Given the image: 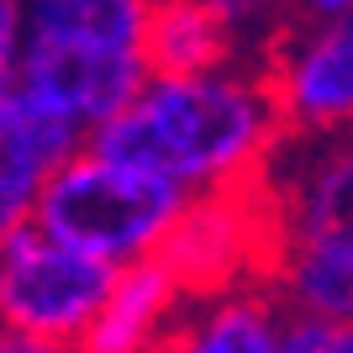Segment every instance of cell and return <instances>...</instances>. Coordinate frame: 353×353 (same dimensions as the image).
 <instances>
[{
	"mask_svg": "<svg viewBox=\"0 0 353 353\" xmlns=\"http://www.w3.org/2000/svg\"><path fill=\"white\" fill-rule=\"evenodd\" d=\"M280 95L232 69L153 74L127 111L90 127V153L179 179L185 190H232L280 137Z\"/></svg>",
	"mask_w": 353,
	"mask_h": 353,
	"instance_id": "1",
	"label": "cell"
},
{
	"mask_svg": "<svg viewBox=\"0 0 353 353\" xmlns=\"http://www.w3.org/2000/svg\"><path fill=\"white\" fill-rule=\"evenodd\" d=\"M159 0H27V48L16 85L101 127L153 79L148 21Z\"/></svg>",
	"mask_w": 353,
	"mask_h": 353,
	"instance_id": "2",
	"label": "cell"
},
{
	"mask_svg": "<svg viewBox=\"0 0 353 353\" xmlns=\"http://www.w3.org/2000/svg\"><path fill=\"white\" fill-rule=\"evenodd\" d=\"M190 201L195 190H185L179 179L148 174V169L101 159L85 148L48 174L37 221L53 237L74 243L79 253L121 269V264H137V259H153L169 243L174 221L185 216Z\"/></svg>",
	"mask_w": 353,
	"mask_h": 353,
	"instance_id": "3",
	"label": "cell"
},
{
	"mask_svg": "<svg viewBox=\"0 0 353 353\" xmlns=\"http://www.w3.org/2000/svg\"><path fill=\"white\" fill-rule=\"evenodd\" d=\"M121 269L53 237L43 221H21L0 243V322L79 348Z\"/></svg>",
	"mask_w": 353,
	"mask_h": 353,
	"instance_id": "4",
	"label": "cell"
},
{
	"mask_svg": "<svg viewBox=\"0 0 353 353\" xmlns=\"http://www.w3.org/2000/svg\"><path fill=\"white\" fill-rule=\"evenodd\" d=\"M90 148V127L53 101L11 85L0 90V243L37 216L48 174Z\"/></svg>",
	"mask_w": 353,
	"mask_h": 353,
	"instance_id": "5",
	"label": "cell"
},
{
	"mask_svg": "<svg viewBox=\"0 0 353 353\" xmlns=\"http://www.w3.org/2000/svg\"><path fill=\"white\" fill-rule=\"evenodd\" d=\"M274 95L285 121L301 132L353 127V11L327 16L306 37H295L274 74Z\"/></svg>",
	"mask_w": 353,
	"mask_h": 353,
	"instance_id": "6",
	"label": "cell"
},
{
	"mask_svg": "<svg viewBox=\"0 0 353 353\" xmlns=\"http://www.w3.org/2000/svg\"><path fill=\"white\" fill-rule=\"evenodd\" d=\"M159 253L179 274L185 295L227 290L237 280L243 259L253 253V216H248V201L237 195V185L232 190H201Z\"/></svg>",
	"mask_w": 353,
	"mask_h": 353,
	"instance_id": "7",
	"label": "cell"
},
{
	"mask_svg": "<svg viewBox=\"0 0 353 353\" xmlns=\"http://www.w3.org/2000/svg\"><path fill=\"white\" fill-rule=\"evenodd\" d=\"M179 295H185V285H179V274L169 269L163 253L121 264L101 316L90 322V332L79 338L74 353H159Z\"/></svg>",
	"mask_w": 353,
	"mask_h": 353,
	"instance_id": "8",
	"label": "cell"
},
{
	"mask_svg": "<svg viewBox=\"0 0 353 353\" xmlns=\"http://www.w3.org/2000/svg\"><path fill=\"white\" fill-rule=\"evenodd\" d=\"M285 237L290 248L353 264V137L316 153V163L301 174L290 216H285Z\"/></svg>",
	"mask_w": 353,
	"mask_h": 353,
	"instance_id": "9",
	"label": "cell"
},
{
	"mask_svg": "<svg viewBox=\"0 0 353 353\" xmlns=\"http://www.w3.org/2000/svg\"><path fill=\"white\" fill-rule=\"evenodd\" d=\"M280 306L253 290H216L190 322H179L159 353H280Z\"/></svg>",
	"mask_w": 353,
	"mask_h": 353,
	"instance_id": "10",
	"label": "cell"
},
{
	"mask_svg": "<svg viewBox=\"0 0 353 353\" xmlns=\"http://www.w3.org/2000/svg\"><path fill=\"white\" fill-rule=\"evenodd\" d=\"M232 32L201 0H159L148 21V63L153 74H206L227 69Z\"/></svg>",
	"mask_w": 353,
	"mask_h": 353,
	"instance_id": "11",
	"label": "cell"
},
{
	"mask_svg": "<svg viewBox=\"0 0 353 353\" xmlns=\"http://www.w3.org/2000/svg\"><path fill=\"white\" fill-rule=\"evenodd\" d=\"M285 295L295 311L353 322V264L306 248H285Z\"/></svg>",
	"mask_w": 353,
	"mask_h": 353,
	"instance_id": "12",
	"label": "cell"
},
{
	"mask_svg": "<svg viewBox=\"0 0 353 353\" xmlns=\"http://www.w3.org/2000/svg\"><path fill=\"white\" fill-rule=\"evenodd\" d=\"M280 353H353V322L316 316V311H290L280 327Z\"/></svg>",
	"mask_w": 353,
	"mask_h": 353,
	"instance_id": "13",
	"label": "cell"
},
{
	"mask_svg": "<svg viewBox=\"0 0 353 353\" xmlns=\"http://www.w3.org/2000/svg\"><path fill=\"white\" fill-rule=\"evenodd\" d=\"M21 48H27V0H0V90L21 79Z\"/></svg>",
	"mask_w": 353,
	"mask_h": 353,
	"instance_id": "14",
	"label": "cell"
},
{
	"mask_svg": "<svg viewBox=\"0 0 353 353\" xmlns=\"http://www.w3.org/2000/svg\"><path fill=\"white\" fill-rule=\"evenodd\" d=\"M201 6H206V11L216 16L232 37H243V32H259V27H264L280 0H201Z\"/></svg>",
	"mask_w": 353,
	"mask_h": 353,
	"instance_id": "15",
	"label": "cell"
},
{
	"mask_svg": "<svg viewBox=\"0 0 353 353\" xmlns=\"http://www.w3.org/2000/svg\"><path fill=\"white\" fill-rule=\"evenodd\" d=\"M0 353H74V348L48 343V338H37V332H21V327H11V322H0Z\"/></svg>",
	"mask_w": 353,
	"mask_h": 353,
	"instance_id": "16",
	"label": "cell"
},
{
	"mask_svg": "<svg viewBox=\"0 0 353 353\" xmlns=\"http://www.w3.org/2000/svg\"><path fill=\"white\" fill-rule=\"evenodd\" d=\"M295 6H301L311 21H327V16H348L353 11V0H295Z\"/></svg>",
	"mask_w": 353,
	"mask_h": 353,
	"instance_id": "17",
	"label": "cell"
}]
</instances>
